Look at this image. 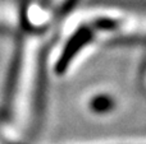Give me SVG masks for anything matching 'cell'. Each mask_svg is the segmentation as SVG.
<instances>
[{
    "label": "cell",
    "instance_id": "1",
    "mask_svg": "<svg viewBox=\"0 0 146 144\" xmlns=\"http://www.w3.org/2000/svg\"><path fill=\"white\" fill-rule=\"evenodd\" d=\"M92 29L94 27H83L81 29H78L74 35L72 36V38L68 41V43L66 45L63 52H62L60 58H59L58 63L55 65V71L56 74H63L67 70L69 63L74 59V56L78 54V51L88 43L92 40Z\"/></svg>",
    "mask_w": 146,
    "mask_h": 144
}]
</instances>
